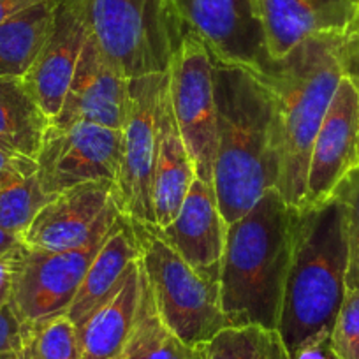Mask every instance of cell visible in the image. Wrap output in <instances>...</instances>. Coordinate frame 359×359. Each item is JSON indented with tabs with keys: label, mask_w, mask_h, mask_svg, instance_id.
<instances>
[{
	"label": "cell",
	"mask_w": 359,
	"mask_h": 359,
	"mask_svg": "<svg viewBox=\"0 0 359 359\" xmlns=\"http://www.w3.org/2000/svg\"><path fill=\"white\" fill-rule=\"evenodd\" d=\"M212 62L217 104L213 189L229 226L250 212L268 189H277V129L264 83L247 69L215 57Z\"/></svg>",
	"instance_id": "1"
},
{
	"label": "cell",
	"mask_w": 359,
	"mask_h": 359,
	"mask_svg": "<svg viewBox=\"0 0 359 359\" xmlns=\"http://www.w3.org/2000/svg\"><path fill=\"white\" fill-rule=\"evenodd\" d=\"M344 39L345 34L312 36L255 72L273 101L277 189L294 208L303 206L312 144L344 76Z\"/></svg>",
	"instance_id": "2"
},
{
	"label": "cell",
	"mask_w": 359,
	"mask_h": 359,
	"mask_svg": "<svg viewBox=\"0 0 359 359\" xmlns=\"http://www.w3.org/2000/svg\"><path fill=\"white\" fill-rule=\"evenodd\" d=\"M298 208L268 189L241 219L227 226L220 302L227 326L278 331Z\"/></svg>",
	"instance_id": "3"
},
{
	"label": "cell",
	"mask_w": 359,
	"mask_h": 359,
	"mask_svg": "<svg viewBox=\"0 0 359 359\" xmlns=\"http://www.w3.org/2000/svg\"><path fill=\"white\" fill-rule=\"evenodd\" d=\"M348 250L340 199L296 213L294 245L282 299L278 334L289 355L330 340L347 294Z\"/></svg>",
	"instance_id": "4"
},
{
	"label": "cell",
	"mask_w": 359,
	"mask_h": 359,
	"mask_svg": "<svg viewBox=\"0 0 359 359\" xmlns=\"http://www.w3.org/2000/svg\"><path fill=\"white\" fill-rule=\"evenodd\" d=\"M90 36L129 79L164 74L184 25L172 0H74Z\"/></svg>",
	"instance_id": "5"
},
{
	"label": "cell",
	"mask_w": 359,
	"mask_h": 359,
	"mask_svg": "<svg viewBox=\"0 0 359 359\" xmlns=\"http://www.w3.org/2000/svg\"><path fill=\"white\" fill-rule=\"evenodd\" d=\"M130 224L157 317L184 344L201 347L227 327L220 284L196 273L151 224Z\"/></svg>",
	"instance_id": "6"
},
{
	"label": "cell",
	"mask_w": 359,
	"mask_h": 359,
	"mask_svg": "<svg viewBox=\"0 0 359 359\" xmlns=\"http://www.w3.org/2000/svg\"><path fill=\"white\" fill-rule=\"evenodd\" d=\"M172 115L191 157L196 178L213 185L217 155V104L213 62L206 44L185 30L168 69Z\"/></svg>",
	"instance_id": "7"
},
{
	"label": "cell",
	"mask_w": 359,
	"mask_h": 359,
	"mask_svg": "<svg viewBox=\"0 0 359 359\" xmlns=\"http://www.w3.org/2000/svg\"><path fill=\"white\" fill-rule=\"evenodd\" d=\"M115 226V224H113ZM102 231L83 247L64 252L16 250L9 305L25 327L67 313L90 262L111 233Z\"/></svg>",
	"instance_id": "8"
},
{
	"label": "cell",
	"mask_w": 359,
	"mask_h": 359,
	"mask_svg": "<svg viewBox=\"0 0 359 359\" xmlns=\"http://www.w3.org/2000/svg\"><path fill=\"white\" fill-rule=\"evenodd\" d=\"M164 74L129 81V111L122 129V161L115 184V203L133 222L155 224L151 189L157 157L158 104Z\"/></svg>",
	"instance_id": "9"
},
{
	"label": "cell",
	"mask_w": 359,
	"mask_h": 359,
	"mask_svg": "<svg viewBox=\"0 0 359 359\" xmlns=\"http://www.w3.org/2000/svg\"><path fill=\"white\" fill-rule=\"evenodd\" d=\"M120 161L122 130L88 122L50 123L36 157V176L46 194L57 196L90 182L116 184Z\"/></svg>",
	"instance_id": "10"
},
{
	"label": "cell",
	"mask_w": 359,
	"mask_h": 359,
	"mask_svg": "<svg viewBox=\"0 0 359 359\" xmlns=\"http://www.w3.org/2000/svg\"><path fill=\"white\" fill-rule=\"evenodd\" d=\"M185 30L224 64L259 72L271 60L259 0H172Z\"/></svg>",
	"instance_id": "11"
},
{
	"label": "cell",
	"mask_w": 359,
	"mask_h": 359,
	"mask_svg": "<svg viewBox=\"0 0 359 359\" xmlns=\"http://www.w3.org/2000/svg\"><path fill=\"white\" fill-rule=\"evenodd\" d=\"M118 217L115 184L90 182L53 196L37 213L22 243L32 250H74L109 229Z\"/></svg>",
	"instance_id": "12"
},
{
	"label": "cell",
	"mask_w": 359,
	"mask_h": 359,
	"mask_svg": "<svg viewBox=\"0 0 359 359\" xmlns=\"http://www.w3.org/2000/svg\"><path fill=\"white\" fill-rule=\"evenodd\" d=\"M355 169H359V92L347 76H341L310 151L303 206H319L333 199Z\"/></svg>",
	"instance_id": "13"
},
{
	"label": "cell",
	"mask_w": 359,
	"mask_h": 359,
	"mask_svg": "<svg viewBox=\"0 0 359 359\" xmlns=\"http://www.w3.org/2000/svg\"><path fill=\"white\" fill-rule=\"evenodd\" d=\"M129 81L88 32L64 104L51 123L67 127L88 122L122 130L129 111Z\"/></svg>",
	"instance_id": "14"
},
{
	"label": "cell",
	"mask_w": 359,
	"mask_h": 359,
	"mask_svg": "<svg viewBox=\"0 0 359 359\" xmlns=\"http://www.w3.org/2000/svg\"><path fill=\"white\" fill-rule=\"evenodd\" d=\"M154 229L205 280H220L227 224L212 184L194 178L178 215Z\"/></svg>",
	"instance_id": "15"
},
{
	"label": "cell",
	"mask_w": 359,
	"mask_h": 359,
	"mask_svg": "<svg viewBox=\"0 0 359 359\" xmlns=\"http://www.w3.org/2000/svg\"><path fill=\"white\" fill-rule=\"evenodd\" d=\"M150 287L141 259L130 266L118 291L79 326V359H127L147 310Z\"/></svg>",
	"instance_id": "16"
},
{
	"label": "cell",
	"mask_w": 359,
	"mask_h": 359,
	"mask_svg": "<svg viewBox=\"0 0 359 359\" xmlns=\"http://www.w3.org/2000/svg\"><path fill=\"white\" fill-rule=\"evenodd\" d=\"M86 34L88 30L74 0H58L50 36L22 78L50 120L60 113Z\"/></svg>",
	"instance_id": "17"
},
{
	"label": "cell",
	"mask_w": 359,
	"mask_h": 359,
	"mask_svg": "<svg viewBox=\"0 0 359 359\" xmlns=\"http://www.w3.org/2000/svg\"><path fill=\"white\" fill-rule=\"evenodd\" d=\"M269 57L319 34H347L359 20V0H259Z\"/></svg>",
	"instance_id": "18"
},
{
	"label": "cell",
	"mask_w": 359,
	"mask_h": 359,
	"mask_svg": "<svg viewBox=\"0 0 359 359\" xmlns=\"http://www.w3.org/2000/svg\"><path fill=\"white\" fill-rule=\"evenodd\" d=\"M194 168L185 148L184 137L180 134L172 115L168 90V72L162 86L161 104H158V133H157V157H155L154 189L151 205L157 227H164L178 215L184 199L194 182Z\"/></svg>",
	"instance_id": "19"
},
{
	"label": "cell",
	"mask_w": 359,
	"mask_h": 359,
	"mask_svg": "<svg viewBox=\"0 0 359 359\" xmlns=\"http://www.w3.org/2000/svg\"><path fill=\"white\" fill-rule=\"evenodd\" d=\"M140 259L133 224L120 213L111 233L90 262L81 285L67 309V317L79 326L90 313L111 298L126 280L130 266Z\"/></svg>",
	"instance_id": "20"
},
{
	"label": "cell",
	"mask_w": 359,
	"mask_h": 359,
	"mask_svg": "<svg viewBox=\"0 0 359 359\" xmlns=\"http://www.w3.org/2000/svg\"><path fill=\"white\" fill-rule=\"evenodd\" d=\"M50 123L22 78H0V143L36 161Z\"/></svg>",
	"instance_id": "21"
},
{
	"label": "cell",
	"mask_w": 359,
	"mask_h": 359,
	"mask_svg": "<svg viewBox=\"0 0 359 359\" xmlns=\"http://www.w3.org/2000/svg\"><path fill=\"white\" fill-rule=\"evenodd\" d=\"M58 0H43L0 23V78H23L53 27Z\"/></svg>",
	"instance_id": "22"
},
{
	"label": "cell",
	"mask_w": 359,
	"mask_h": 359,
	"mask_svg": "<svg viewBox=\"0 0 359 359\" xmlns=\"http://www.w3.org/2000/svg\"><path fill=\"white\" fill-rule=\"evenodd\" d=\"M203 359H291L278 331L227 326L201 345Z\"/></svg>",
	"instance_id": "23"
},
{
	"label": "cell",
	"mask_w": 359,
	"mask_h": 359,
	"mask_svg": "<svg viewBox=\"0 0 359 359\" xmlns=\"http://www.w3.org/2000/svg\"><path fill=\"white\" fill-rule=\"evenodd\" d=\"M53 199L41 187L36 175L0 191V229L22 240L37 213Z\"/></svg>",
	"instance_id": "24"
},
{
	"label": "cell",
	"mask_w": 359,
	"mask_h": 359,
	"mask_svg": "<svg viewBox=\"0 0 359 359\" xmlns=\"http://www.w3.org/2000/svg\"><path fill=\"white\" fill-rule=\"evenodd\" d=\"M127 359H203V355L201 348L184 344L161 323L150 294L133 351Z\"/></svg>",
	"instance_id": "25"
},
{
	"label": "cell",
	"mask_w": 359,
	"mask_h": 359,
	"mask_svg": "<svg viewBox=\"0 0 359 359\" xmlns=\"http://www.w3.org/2000/svg\"><path fill=\"white\" fill-rule=\"evenodd\" d=\"M27 359H79L78 330L67 313L27 327Z\"/></svg>",
	"instance_id": "26"
},
{
	"label": "cell",
	"mask_w": 359,
	"mask_h": 359,
	"mask_svg": "<svg viewBox=\"0 0 359 359\" xmlns=\"http://www.w3.org/2000/svg\"><path fill=\"white\" fill-rule=\"evenodd\" d=\"M340 199L345 213V234H347L348 268L347 289H359V169L345 178L334 192Z\"/></svg>",
	"instance_id": "27"
},
{
	"label": "cell",
	"mask_w": 359,
	"mask_h": 359,
	"mask_svg": "<svg viewBox=\"0 0 359 359\" xmlns=\"http://www.w3.org/2000/svg\"><path fill=\"white\" fill-rule=\"evenodd\" d=\"M334 359H359V289H347L330 334Z\"/></svg>",
	"instance_id": "28"
},
{
	"label": "cell",
	"mask_w": 359,
	"mask_h": 359,
	"mask_svg": "<svg viewBox=\"0 0 359 359\" xmlns=\"http://www.w3.org/2000/svg\"><path fill=\"white\" fill-rule=\"evenodd\" d=\"M37 162L0 143V191L36 175Z\"/></svg>",
	"instance_id": "29"
},
{
	"label": "cell",
	"mask_w": 359,
	"mask_h": 359,
	"mask_svg": "<svg viewBox=\"0 0 359 359\" xmlns=\"http://www.w3.org/2000/svg\"><path fill=\"white\" fill-rule=\"evenodd\" d=\"M27 327L20 323L11 305L0 309V352L22 351L27 341Z\"/></svg>",
	"instance_id": "30"
},
{
	"label": "cell",
	"mask_w": 359,
	"mask_h": 359,
	"mask_svg": "<svg viewBox=\"0 0 359 359\" xmlns=\"http://www.w3.org/2000/svg\"><path fill=\"white\" fill-rule=\"evenodd\" d=\"M341 69L355 85L359 92V20L347 34H345L344 46H341Z\"/></svg>",
	"instance_id": "31"
},
{
	"label": "cell",
	"mask_w": 359,
	"mask_h": 359,
	"mask_svg": "<svg viewBox=\"0 0 359 359\" xmlns=\"http://www.w3.org/2000/svg\"><path fill=\"white\" fill-rule=\"evenodd\" d=\"M16 250L0 257V309L8 305L13 291V266H15Z\"/></svg>",
	"instance_id": "32"
},
{
	"label": "cell",
	"mask_w": 359,
	"mask_h": 359,
	"mask_svg": "<svg viewBox=\"0 0 359 359\" xmlns=\"http://www.w3.org/2000/svg\"><path fill=\"white\" fill-rule=\"evenodd\" d=\"M291 359H334V355L330 348V340H327L299 348L291 355Z\"/></svg>",
	"instance_id": "33"
},
{
	"label": "cell",
	"mask_w": 359,
	"mask_h": 359,
	"mask_svg": "<svg viewBox=\"0 0 359 359\" xmlns=\"http://www.w3.org/2000/svg\"><path fill=\"white\" fill-rule=\"evenodd\" d=\"M39 2L43 0H0V23H4L6 20L13 18L18 13L25 11Z\"/></svg>",
	"instance_id": "34"
},
{
	"label": "cell",
	"mask_w": 359,
	"mask_h": 359,
	"mask_svg": "<svg viewBox=\"0 0 359 359\" xmlns=\"http://www.w3.org/2000/svg\"><path fill=\"white\" fill-rule=\"evenodd\" d=\"M22 240L15 234L8 233V231L0 229V257H4V255L11 254V252L18 250L22 247Z\"/></svg>",
	"instance_id": "35"
},
{
	"label": "cell",
	"mask_w": 359,
	"mask_h": 359,
	"mask_svg": "<svg viewBox=\"0 0 359 359\" xmlns=\"http://www.w3.org/2000/svg\"><path fill=\"white\" fill-rule=\"evenodd\" d=\"M0 359H27L25 352L22 351H11V352H0Z\"/></svg>",
	"instance_id": "36"
}]
</instances>
